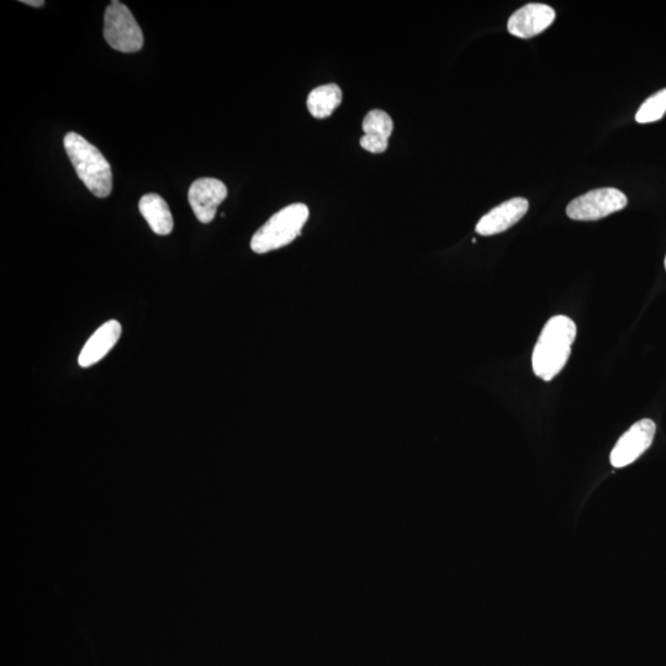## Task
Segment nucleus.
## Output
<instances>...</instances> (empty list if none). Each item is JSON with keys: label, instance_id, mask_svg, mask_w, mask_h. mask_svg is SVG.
<instances>
[{"label": "nucleus", "instance_id": "15", "mask_svg": "<svg viewBox=\"0 0 666 666\" xmlns=\"http://www.w3.org/2000/svg\"><path fill=\"white\" fill-rule=\"evenodd\" d=\"M21 3L30 5V7L40 8L45 4L44 0H21Z\"/></svg>", "mask_w": 666, "mask_h": 666}, {"label": "nucleus", "instance_id": "14", "mask_svg": "<svg viewBox=\"0 0 666 666\" xmlns=\"http://www.w3.org/2000/svg\"><path fill=\"white\" fill-rule=\"evenodd\" d=\"M666 113V88L655 93L642 104L636 114L639 124L655 123L664 118Z\"/></svg>", "mask_w": 666, "mask_h": 666}, {"label": "nucleus", "instance_id": "11", "mask_svg": "<svg viewBox=\"0 0 666 666\" xmlns=\"http://www.w3.org/2000/svg\"><path fill=\"white\" fill-rule=\"evenodd\" d=\"M394 130L393 119L383 110L369 111L363 121L364 136L361 146L372 153H383L389 146V137Z\"/></svg>", "mask_w": 666, "mask_h": 666}, {"label": "nucleus", "instance_id": "10", "mask_svg": "<svg viewBox=\"0 0 666 666\" xmlns=\"http://www.w3.org/2000/svg\"><path fill=\"white\" fill-rule=\"evenodd\" d=\"M121 325L118 321L105 322L95 331L84 345L78 357V364L82 368H89L102 361L107 354L113 350L121 336Z\"/></svg>", "mask_w": 666, "mask_h": 666}, {"label": "nucleus", "instance_id": "9", "mask_svg": "<svg viewBox=\"0 0 666 666\" xmlns=\"http://www.w3.org/2000/svg\"><path fill=\"white\" fill-rule=\"evenodd\" d=\"M528 206L530 204L525 198L507 200L484 215L475 227V231L481 236L501 234L516 225L526 215Z\"/></svg>", "mask_w": 666, "mask_h": 666}, {"label": "nucleus", "instance_id": "1", "mask_svg": "<svg viewBox=\"0 0 666 666\" xmlns=\"http://www.w3.org/2000/svg\"><path fill=\"white\" fill-rule=\"evenodd\" d=\"M576 326L568 316L558 315L548 320L538 337L532 356L533 372L544 382L562 372L572 353Z\"/></svg>", "mask_w": 666, "mask_h": 666}, {"label": "nucleus", "instance_id": "2", "mask_svg": "<svg viewBox=\"0 0 666 666\" xmlns=\"http://www.w3.org/2000/svg\"><path fill=\"white\" fill-rule=\"evenodd\" d=\"M68 158L79 179L98 198H107L113 189V172L103 153L77 132H68L63 140Z\"/></svg>", "mask_w": 666, "mask_h": 666}, {"label": "nucleus", "instance_id": "12", "mask_svg": "<svg viewBox=\"0 0 666 666\" xmlns=\"http://www.w3.org/2000/svg\"><path fill=\"white\" fill-rule=\"evenodd\" d=\"M139 209L156 235L167 236L171 234L174 229L173 216L166 200L160 195L155 193L144 195L140 199Z\"/></svg>", "mask_w": 666, "mask_h": 666}, {"label": "nucleus", "instance_id": "3", "mask_svg": "<svg viewBox=\"0 0 666 666\" xmlns=\"http://www.w3.org/2000/svg\"><path fill=\"white\" fill-rule=\"evenodd\" d=\"M309 215L308 206L301 203L279 210L252 237V251L264 255L288 246L300 236Z\"/></svg>", "mask_w": 666, "mask_h": 666}, {"label": "nucleus", "instance_id": "8", "mask_svg": "<svg viewBox=\"0 0 666 666\" xmlns=\"http://www.w3.org/2000/svg\"><path fill=\"white\" fill-rule=\"evenodd\" d=\"M555 20V12L547 4L531 3L511 15L507 29L521 39H530L547 30Z\"/></svg>", "mask_w": 666, "mask_h": 666}, {"label": "nucleus", "instance_id": "7", "mask_svg": "<svg viewBox=\"0 0 666 666\" xmlns=\"http://www.w3.org/2000/svg\"><path fill=\"white\" fill-rule=\"evenodd\" d=\"M227 197L224 183L215 178H200L190 185L188 199L195 216L203 224L213 221L219 205Z\"/></svg>", "mask_w": 666, "mask_h": 666}, {"label": "nucleus", "instance_id": "5", "mask_svg": "<svg viewBox=\"0 0 666 666\" xmlns=\"http://www.w3.org/2000/svg\"><path fill=\"white\" fill-rule=\"evenodd\" d=\"M627 204L628 199L621 190L600 188L572 200L567 206V215L576 221H595L625 209Z\"/></svg>", "mask_w": 666, "mask_h": 666}, {"label": "nucleus", "instance_id": "13", "mask_svg": "<svg viewBox=\"0 0 666 666\" xmlns=\"http://www.w3.org/2000/svg\"><path fill=\"white\" fill-rule=\"evenodd\" d=\"M342 102V91L337 84L317 87L308 97V109L316 119L329 118Z\"/></svg>", "mask_w": 666, "mask_h": 666}, {"label": "nucleus", "instance_id": "16", "mask_svg": "<svg viewBox=\"0 0 666 666\" xmlns=\"http://www.w3.org/2000/svg\"><path fill=\"white\" fill-rule=\"evenodd\" d=\"M665 269H666V257H665Z\"/></svg>", "mask_w": 666, "mask_h": 666}, {"label": "nucleus", "instance_id": "4", "mask_svg": "<svg viewBox=\"0 0 666 666\" xmlns=\"http://www.w3.org/2000/svg\"><path fill=\"white\" fill-rule=\"evenodd\" d=\"M104 37L114 50L132 54L144 47V34L125 4L114 0L105 12Z\"/></svg>", "mask_w": 666, "mask_h": 666}, {"label": "nucleus", "instance_id": "6", "mask_svg": "<svg viewBox=\"0 0 666 666\" xmlns=\"http://www.w3.org/2000/svg\"><path fill=\"white\" fill-rule=\"evenodd\" d=\"M655 424L652 420L638 421L618 440L611 452V464L615 468L627 467L637 461L652 446L655 436Z\"/></svg>", "mask_w": 666, "mask_h": 666}]
</instances>
